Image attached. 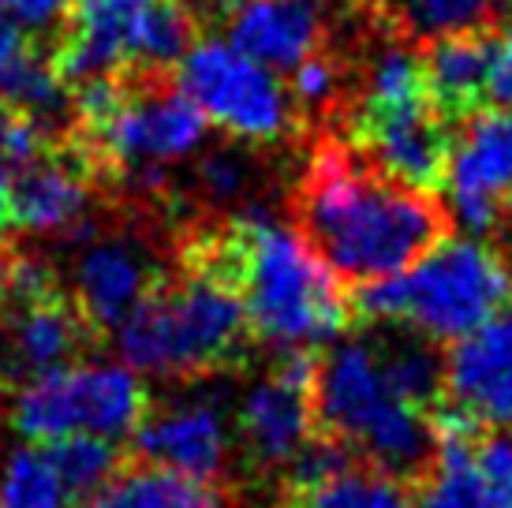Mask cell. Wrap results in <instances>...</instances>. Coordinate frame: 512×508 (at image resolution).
<instances>
[{"mask_svg": "<svg viewBox=\"0 0 512 508\" xmlns=\"http://www.w3.org/2000/svg\"><path fill=\"white\" fill-rule=\"evenodd\" d=\"M296 213L326 266L359 284L397 277L441 240V210L427 195L385 180L337 139L311 154Z\"/></svg>", "mask_w": 512, "mask_h": 508, "instance_id": "6da1fadb", "label": "cell"}, {"mask_svg": "<svg viewBox=\"0 0 512 508\" xmlns=\"http://www.w3.org/2000/svg\"><path fill=\"white\" fill-rule=\"evenodd\" d=\"M184 266L232 284L247 329L273 348L307 352L344 333L348 303L326 258L303 232L277 225L266 213H240L221 232L191 236Z\"/></svg>", "mask_w": 512, "mask_h": 508, "instance_id": "7a4b0ae2", "label": "cell"}, {"mask_svg": "<svg viewBox=\"0 0 512 508\" xmlns=\"http://www.w3.org/2000/svg\"><path fill=\"white\" fill-rule=\"evenodd\" d=\"M311 411L322 434L359 445L389 479H415L434 456V434L423 408L393 389L378 340H341L318 363Z\"/></svg>", "mask_w": 512, "mask_h": 508, "instance_id": "3957f363", "label": "cell"}, {"mask_svg": "<svg viewBox=\"0 0 512 508\" xmlns=\"http://www.w3.org/2000/svg\"><path fill=\"white\" fill-rule=\"evenodd\" d=\"M512 269L483 240H438L397 277L359 284L356 307L374 322H408L430 340H456L505 311Z\"/></svg>", "mask_w": 512, "mask_h": 508, "instance_id": "277c9868", "label": "cell"}, {"mask_svg": "<svg viewBox=\"0 0 512 508\" xmlns=\"http://www.w3.org/2000/svg\"><path fill=\"white\" fill-rule=\"evenodd\" d=\"M116 329L131 370L191 378L240 352L247 318L232 284L187 266L184 277L157 281Z\"/></svg>", "mask_w": 512, "mask_h": 508, "instance_id": "5b68a950", "label": "cell"}, {"mask_svg": "<svg viewBox=\"0 0 512 508\" xmlns=\"http://www.w3.org/2000/svg\"><path fill=\"white\" fill-rule=\"evenodd\" d=\"M191 45L195 19L184 0H75L53 68L68 86L128 71L165 75Z\"/></svg>", "mask_w": 512, "mask_h": 508, "instance_id": "8992f818", "label": "cell"}, {"mask_svg": "<svg viewBox=\"0 0 512 508\" xmlns=\"http://www.w3.org/2000/svg\"><path fill=\"white\" fill-rule=\"evenodd\" d=\"M146 415V389L120 363H68L23 381L12 404V423L30 441L131 438Z\"/></svg>", "mask_w": 512, "mask_h": 508, "instance_id": "52a82bcc", "label": "cell"}, {"mask_svg": "<svg viewBox=\"0 0 512 508\" xmlns=\"http://www.w3.org/2000/svg\"><path fill=\"white\" fill-rule=\"evenodd\" d=\"M176 86L202 116L243 142H277L292 127V98L277 71L232 42H195L180 60Z\"/></svg>", "mask_w": 512, "mask_h": 508, "instance_id": "ba28073f", "label": "cell"}, {"mask_svg": "<svg viewBox=\"0 0 512 508\" xmlns=\"http://www.w3.org/2000/svg\"><path fill=\"white\" fill-rule=\"evenodd\" d=\"M434 471L419 508H512V438H483L460 404L430 419Z\"/></svg>", "mask_w": 512, "mask_h": 508, "instance_id": "9c48e42d", "label": "cell"}, {"mask_svg": "<svg viewBox=\"0 0 512 508\" xmlns=\"http://www.w3.org/2000/svg\"><path fill=\"white\" fill-rule=\"evenodd\" d=\"M441 187L460 228L483 236L498 225L501 202L512 195V109L468 116V127L453 139Z\"/></svg>", "mask_w": 512, "mask_h": 508, "instance_id": "30bf717a", "label": "cell"}, {"mask_svg": "<svg viewBox=\"0 0 512 508\" xmlns=\"http://www.w3.org/2000/svg\"><path fill=\"white\" fill-rule=\"evenodd\" d=\"M352 139L385 180L408 191L430 195L445 180L453 135L427 105L404 113H356Z\"/></svg>", "mask_w": 512, "mask_h": 508, "instance_id": "8fae6325", "label": "cell"}, {"mask_svg": "<svg viewBox=\"0 0 512 508\" xmlns=\"http://www.w3.org/2000/svg\"><path fill=\"white\" fill-rule=\"evenodd\" d=\"M453 404L483 426L512 423V311H498L453 340L445 355Z\"/></svg>", "mask_w": 512, "mask_h": 508, "instance_id": "7c38bea8", "label": "cell"}, {"mask_svg": "<svg viewBox=\"0 0 512 508\" xmlns=\"http://www.w3.org/2000/svg\"><path fill=\"white\" fill-rule=\"evenodd\" d=\"M8 311H12V329H8V378L4 381H30L38 374L68 367L98 337V325L60 288Z\"/></svg>", "mask_w": 512, "mask_h": 508, "instance_id": "4fadbf2b", "label": "cell"}, {"mask_svg": "<svg viewBox=\"0 0 512 508\" xmlns=\"http://www.w3.org/2000/svg\"><path fill=\"white\" fill-rule=\"evenodd\" d=\"M90 172L72 146L64 154L42 150L27 165L8 172V210L12 225L30 232H72L86 221L90 206Z\"/></svg>", "mask_w": 512, "mask_h": 508, "instance_id": "5bb4252c", "label": "cell"}, {"mask_svg": "<svg viewBox=\"0 0 512 508\" xmlns=\"http://www.w3.org/2000/svg\"><path fill=\"white\" fill-rule=\"evenodd\" d=\"M135 449L143 460L195 479H214L228 456V426L214 400H187L135 426Z\"/></svg>", "mask_w": 512, "mask_h": 508, "instance_id": "9a60e30c", "label": "cell"}, {"mask_svg": "<svg viewBox=\"0 0 512 508\" xmlns=\"http://www.w3.org/2000/svg\"><path fill=\"white\" fill-rule=\"evenodd\" d=\"M326 38V0H247L228 19V42L270 71H292Z\"/></svg>", "mask_w": 512, "mask_h": 508, "instance_id": "2e32d148", "label": "cell"}, {"mask_svg": "<svg viewBox=\"0 0 512 508\" xmlns=\"http://www.w3.org/2000/svg\"><path fill=\"white\" fill-rule=\"evenodd\" d=\"M157 284L146 254L131 240H101L79 258L75 269V303L79 311L98 325H120L131 314V307Z\"/></svg>", "mask_w": 512, "mask_h": 508, "instance_id": "e0dca14e", "label": "cell"}, {"mask_svg": "<svg viewBox=\"0 0 512 508\" xmlns=\"http://www.w3.org/2000/svg\"><path fill=\"white\" fill-rule=\"evenodd\" d=\"M311 393H299L281 378H266L251 385L240 404V438L247 456L262 467L288 464L299 445L311 438Z\"/></svg>", "mask_w": 512, "mask_h": 508, "instance_id": "ac0fdd59", "label": "cell"}, {"mask_svg": "<svg viewBox=\"0 0 512 508\" xmlns=\"http://www.w3.org/2000/svg\"><path fill=\"white\" fill-rule=\"evenodd\" d=\"M427 75V98L438 105L441 116L460 120V116L479 113L486 101V34H453L438 38L423 57Z\"/></svg>", "mask_w": 512, "mask_h": 508, "instance_id": "d6986e66", "label": "cell"}, {"mask_svg": "<svg viewBox=\"0 0 512 508\" xmlns=\"http://www.w3.org/2000/svg\"><path fill=\"white\" fill-rule=\"evenodd\" d=\"M83 508H225V497L210 479L146 460L120 467Z\"/></svg>", "mask_w": 512, "mask_h": 508, "instance_id": "ffe728a7", "label": "cell"}, {"mask_svg": "<svg viewBox=\"0 0 512 508\" xmlns=\"http://www.w3.org/2000/svg\"><path fill=\"white\" fill-rule=\"evenodd\" d=\"M427 105L423 57L408 45H385L367 68V86L356 113H404Z\"/></svg>", "mask_w": 512, "mask_h": 508, "instance_id": "44dd1931", "label": "cell"}, {"mask_svg": "<svg viewBox=\"0 0 512 508\" xmlns=\"http://www.w3.org/2000/svg\"><path fill=\"white\" fill-rule=\"evenodd\" d=\"M0 508H83L42 441L12 452L0 479Z\"/></svg>", "mask_w": 512, "mask_h": 508, "instance_id": "7402d4cb", "label": "cell"}, {"mask_svg": "<svg viewBox=\"0 0 512 508\" xmlns=\"http://www.w3.org/2000/svg\"><path fill=\"white\" fill-rule=\"evenodd\" d=\"M288 508H404V486L382 471L344 467L314 486L292 490Z\"/></svg>", "mask_w": 512, "mask_h": 508, "instance_id": "603a6c76", "label": "cell"}, {"mask_svg": "<svg viewBox=\"0 0 512 508\" xmlns=\"http://www.w3.org/2000/svg\"><path fill=\"white\" fill-rule=\"evenodd\" d=\"M42 445L49 449L53 464L64 475V482H68V490L75 494L79 505H86L124 467V456H120V449L109 438L72 434V438H53L42 441Z\"/></svg>", "mask_w": 512, "mask_h": 508, "instance_id": "cb8c5ba5", "label": "cell"}, {"mask_svg": "<svg viewBox=\"0 0 512 508\" xmlns=\"http://www.w3.org/2000/svg\"><path fill=\"white\" fill-rule=\"evenodd\" d=\"M494 15V0H393V19L412 38H453L475 34Z\"/></svg>", "mask_w": 512, "mask_h": 508, "instance_id": "d4e9b609", "label": "cell"}, {"mask_svg": "<svg viewBox=\"0 0 512 508\" xmlns=\"http://www.w3.org/2000/svg\"><path fill=\"white\" fill-rule=\"evenodd\" d=\"M382 348V363L389 370V381L408 404L427 408L438 404V393L445 385V363H441L427 340L397 337V340H378Z\"/></svg>", "mask_w": 512, "mask_h": 508, "instance_id": "484cf974", "label": "cell"}, {"mask_svg": "<svg viewBox=\"0 0 512 508\" xmlns=\"http://www.w3.org/2000/svg\"><path fill=\"white\" fill-rule=\"evenodd\" d=\"M288 467H292V490H303V486H314V482L352 467V456H348V445L341 438L318 434V438H307L299 445V452L288 460Z\"/></svg>", "mask_w": 512, "mask_h": 508, "instance_id": "4316f807", "label": "cell"}, {"mask_svg": "<svg viewBox=\"0 0 512 508\" xmlns=\"http://www.w3.org/2000/svg\"><path fill=\"white\" fill-rule=\"evenodd\" d=\"M45 150V127L12 113L8 105H0V176L27 165L30 157Z\"/></svg>", "mask_w": 512, "mask_h": 508, "instance_id": "83f0119b", "label": "cell"}, {"mask_svg": "<svg viewBox=\"0 0 512 508\" xmlns=\"http://www.w3.org/2000/svg\"><path fill=\"white\" fill-rule=\"evenodd\" d=\"M341 90V71L329 57H318L311 53L307 60H299L292 68V86H288V98L307 105V109H322L329 101L337 98Z\"/></svg>", "mask_w": 512, "mask_h": 508, "instance_id": "f1b7e54d", "label": "cell"}, {"mask_svg": "<svg viewBox=\"0 0 512 508\" xmlns=\"http://www.w3.org/2000/svg\"><path fill=\"white\" fill-rule=\"evenodd\" d=\"M486 101L494 109H512V23L486 34Z\"/></svg>", "mask_w": 512, "mask_h": 508, "instance_id": "f546056e", "label": "cell"}, {"mask_svg": "<svg viewBox=\"0 0 512 508\" xmlns=\"http://www.w3.org/2000/svg\"><path fill=\"white\" fill-rule=\"evenodd\" d=\"M199 180L214 198H240L247 191L251 169H247V161L240 154L217 150V154H206L199 161Z\"/></svg>", "mask_w": 512, "mask_h": 508, "instance_id": "4dcf8cb0", "label": "cell"}, {"mask_svg": "<svg viewBox=\"0 0 512 508\" xmlns=\"http://www.w3.org/2000/svg\"><path fill=\"white\" fill-rule=\"evenodd\" d=\"M75 0H0V8L12 15L15 23L30 34H49L57 30L68 12H72Z\"/></svg>", "mask_w": 512, "mask_h": 508, "instance_id": "1f68e13d", "label": "cell"}, {"mask_svg": "<svg viewBox=\"0 0 512 508\" xmlns=\"http://www.w3.org/2000/svg\"><path fill=\"white\" fill-rule=\"evenodd\" d=\"M243 4H247V0H184V8L191 12L195 27H199V23H228Z\"/></svg>", "mask_w": 512, "mask_h": 508, "instance_id": "d6a6232c", "label": "cell"}, {"mask_svg": "<svg viewBox=\"0 0 512 508\" xmlns=\"http://www.w3.org/2000/svg\"><path fill=\"white\" fill-rule=\"evenodd\" d=\"M27 49H30V42H27V34H23V27L0 8V68H8V64H12L15 57H23Z\"/></svg>", "mask_w": 512, "mask_h": 508, "instance_id": "836d02e7", "label": "cell"}, {"mask_svg": "<svg viewBox=\"0 0 512 508\" xmlns=\"http://www.w3.org/2000/svg\"><path fill=\"white\" fill-rule=\"evenodd\" d=\"M8 329H12V311L0 303V381L8 378Z\"/></svg>", "mask_w": 512, "mask_h": 508, "instance_id": "e575fe53", "label": "cell"}, {"mask_svg": "<svg viewBox=\"0 0 512 508\" xmlns=\"http://www.w3.org/2000/svg\"><path fill=\"white\" fill-rule=\"evenodd\" d=\"M12 225V210H8V176H0V232Z\"/></svg>", "mask_w": 512, "mask_h": 508, "instance_id": "d590c367", "label": "cell"}, {"mask_svg": "<svg viewBox=\"0 0 512 508\" xmlns=\"http://www.w3.org/2000/svg\"><path fill=\"white\" fill-rule=\"evenodd\" d=\"M509 4H512V0H509Z\"/></svg>", "mask_w": 512, "mask_h": 508, "instance_id": "8d00e7d4", "label": "cell"}]
</instances>
